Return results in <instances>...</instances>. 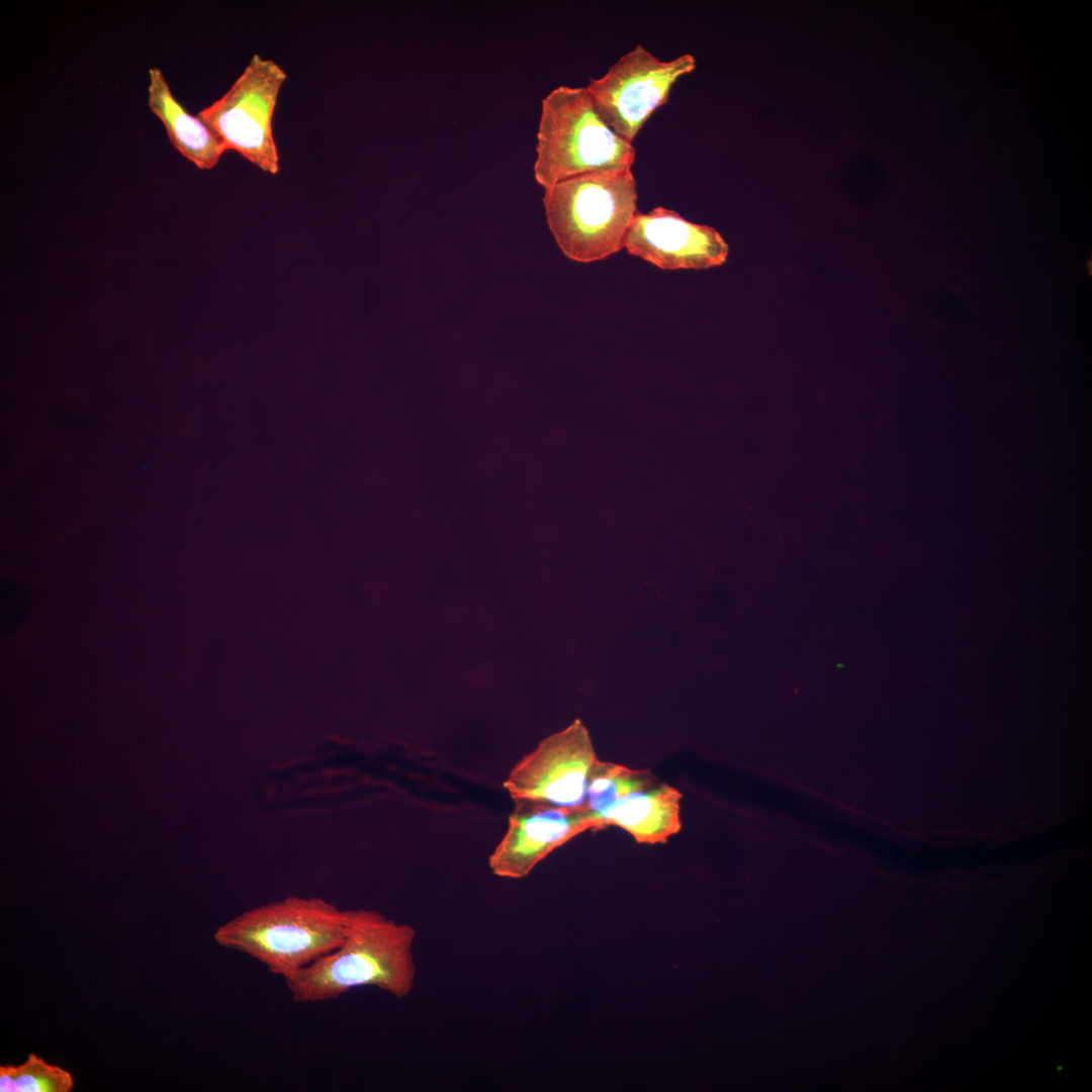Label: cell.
I'll return each instance as SVG.
<instances>
[{
    "mask_svg": "<svg viewBox=\"0 0 1092 1092\" xmlns=\"http://www.w3.org/2000/svg\"><path fill=\"white\" fill-rule=\"evenodd\" d=\"M74 1087L71 1073L29 1054L18 1066H0L1 1092H70Z\"/></svg>",
    "mask_w": 1092,
    "mask_h": 1092,
    "instance_id": "obj_13",
    "label": "cell"
},
{
    "mask_svg": "<svg viewBox=\"0 0 1092 1092\" xmlns=\"http://www.w3.org/2000/svg\"><path fill=\"white\" fill-rule=\"evenodd\" d=\"M415 939L416 930L408 924L376 910H348L342 943L285 979V985L295 1003L333 1000L360 987L402 999L415 986Z\"/></svg>",
    "mask_w": 1092,
    "mask_h": 1092,
    "instance_id": "obj_1",
    "label": "cell"
},
{
    "mask_svg": "<svg viewBox=\"0 0 1092 1092\" xmlns=\"http://www.w3.org/2000/svg\"><path fill=\"white\" fill-rule=\"evenodd\" d=\"M605 827L600 815L587 809L516 800L508 829L488 858L489 869L500 878H524L571 838Z\"/></svg>",
    "mask_w": 1092,
    "mask_h": 1092,
    "instance_id": "obj_8",
    "label": "cell"
},
{
    "mask_svg": "<svg viewBox=\"0 0 1092 1092\" xmlns=\"http://www.w3.org/2000/svg\"><path fill=\"white\" fill-rule=\"evenodd\" d=\"M598 759L586 728L575 720L544 740L510 771L504 788L516 800L586 808V787Z\"/></svg>",
    "mask_w": 1092,
    "mask_h": 1092,
    "instance_id": "obj_7",
    "label": "cell"
},
{
    "mask_svg": "<svg viewBox=\"0 0 1092 1092\" xmlns=\"http://www.w3.org/2000/svg\"><path fill=\"white\" fill-rule=\"evenodd\" d=\"M658 782L649 769H633L598 758L587 782L586 808L600 815L626 795Z\"/></svg>",
    "mask_w": 1092,
    "mask_h": 1092,
    "instance_id": "obj_12",
    "label": "cell"
},
{
    "mask_svg": "<svg viewBox=\"0 0 1092 1092\" xmlns=\"http://www.w3.org/2000/svg\"><path fill=\"white\" fill-rule=\"evenodd\" d=\"M633 145L598 112L585 87L561 85L542 100L534 177L544 189L578 175L632 169Z\"/></svg>",
    "mask_w": 1092,
    "mask_h": 1092,
    "instance_id": "obj_4",
    "label": "cell"
},
{
    "mask_svg": "<svg viewBox=\"0 0 1092 1092\" xmlns=\"http://www.w3.org/2000/svg\"><path fill=\"white\" fill-rule=\"evenodd\" d=\"M681 794L672 786L656 783L619 799L600 814L605 826H618L638 843H665L680 828Z\"/></svg>",
    "mask_w": 1092,
    "mask_h": 1092,
    "instance_id": "obj_10",
    "label": "cell"
},
{
    "mask_svg": "<svg viewBox=\"0 0 1092 1092\" xmlns=\"http://www.w3.org/2000/svg\"><path fill=\"white\" fill-rule=\"evenodd\" d=\"M286 72L273 60L254 54L241 76L198 116L221 142L269 174L279 171L273 115Z\"/></svg>",
    "mask_w": 1092,
    "mask_h": 1092,
    "instance_id": "obj_5",
    "label": "cell"
},
{
    "mask_svg": "<svg viewBox=\"0 0 1092 1092\" xmlns=\"http://www.w3.org/2000/svg\"><path fill=\"white\" fill-rule=\"evenodd\" d=\"M547 224L562 253L575 262L609 258L624 248L637 212L632 169L586 173L545 189Z\"/></svg>",
    "mask_w": 1092,
    "mask_h": 1092,
    "instance_id": "obj_3",
    "label": "cell"
},
{
    "mask_svg": "<svg viewBox=\"0 0 1092 1092\" xmlns=\"http://www.w3.org/2000/svg\"><path fill=\"white\" fill-rule=\"evenodd\" d=\"M629 254L663 270L708 269L725 263L729 246L713 228L657 206L634 215L624 240Z\"/></svg>",
    "mask_w": 1092,
    "mask_h": 1092,
    "instance_id": "obj_9",
    "label": "cell"
},
{
    "mask_svg": "<svg viewBox=\"0 0 1092 1092\" xmlns=\"http://www.w3.org/2000/svg\"><path fill=\"white\" fill-rule=\"evenodd\" d=\"M148 105L162 121L172 146L202 170L215 167L225 150L209 126L189 113L173 95L162 71L149 70Z\"/></svg>",
    "mask_w": 1092,
    "mask_h": 1092,
    "instance_id": "obj_11",
    "label": "cell"
},
{
    "mask_svg": "<svg viewBox=\"0 0 1092 1092\" xmlns=\"http://www.w3.org/2000/svg\"><path fill=\"white\" fill-rule=\"evenodd\" d=\"M695 69L691 54L663 61L637 44L585 88L608 125L632 144L653 112L667 103L675 82Z\"/></svg>",
    "mask_w": 1092,
    "mask_h": 1092,
    "instance_id": "obj_6",
    "label": "cell"
},
{
    "mask_svg": "<svg viewBox=\"0 0 1092 1092\" xmlns=\"http://www.w3.org/2000/svg\"><path fill=\"white\" fill-rule=\"evenodd\" d=\"M348 910L317 897L291 896L250 909L219 926L213 938L283 980L334 951L343 941Z\"/></svg>",
    "mask_w": 1092,
    "mask_h": 1092,
    "instance_id": "obj_2",
    "label": "cell"
}]
</instances>
